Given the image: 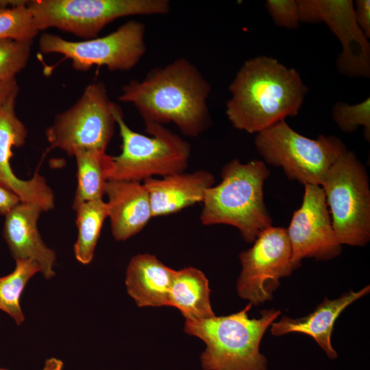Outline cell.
Instances as JSON below:
<instances>
[{"label":"cell","mask_w":370,"mask_h":370,"mask_svg":"<svg viewBox=\"0 0 370 370\" xmlns=\"http://www.w3.org/2000/svg\"><path fill=\"white\" fill-rule=\"evenodd\" d=\"M210 84L190 61L177 58L151 69L142 80L125 84L119 100L131 103L145 123L175 124L196 137L212 123L207 100Z\"/></svg>","instance_id":"1"},{"label":"cell","mask_w":370,"mask_h":370,"mask_svg":"<svg viewBox=\"0 0 370 370\" xmlns=\"http://www.w3.org/2000/svg\"><path fill=\"white\" fill-rule=\"evenodd\" d=\"M229 89L226 115L235 128L250 134L297 115L308 92L295 69L267 56L247 60Z\"/></svg>","instance_id":"2"},{"label":"cell","mask_w":370,"mask_h":370,"mask_svg":"<svg viewBox=\"0 0 370 370\" xmlns=\"http://www.w3.org/2000/svg\"><path fill=\"white\" fill-rule=\"evenodd\" d=\"M269 175V169L261 160L242 163L234 159L225 164L221 182L206 192L201 223L234 226L246 242L254 243L261 232L272 226L263 191Z\"/></svg>","instance_id":"3"},{"label":"cell","mask_w":370,"mask_h":370,"mask_svg":"<svg viewBox=\"0 0 370 370\" xmlns=\"http://www.w3.org/2000/svg\"><path fill=\"white\" fill-rule=\"evenodd\" d=\"M251 306L249 303L242 310L227 316L186 320L185 332L206 343L201 355L203 370H267L260 344L281 312L264 310L260 318L249 319Z\"/></svg>","instance_id":"4"},{"label":"cell","mask_w":370,"mask_h":370,"mask_svg":"<svg viewBox=\"0 0 370 370\" xmlns=\"http://www.w3.org/2000/svg\"><path fill=\"white\" fill-rule=\"evenodd\" d=\"M116 125L122 140L121 153L113 156L108 180L141 182L156 175L167 176L184 172L190 156V146L163 125L145 123L150 136L133 131L115 104Z\"/></svg>","instance_id":"5"},{"label":"cell","mask_w":370,"mask_h":370,"mask_svg":"<svg viewBox=\"0 0 370 370\" xmlns=\"http://www.w3.org/2000/svg\"><path fill=\"white\" fill-rule=\"evenodd\" d=\"M39 32L55 27L84 40L97 38L114 20L134 15L168 14V0H28Z\"/></svg>","instance_id":"6"},{"label":"cell","mask_w":370,"mask_h":370,"mask_svg":"<svg viewBox=\"0 0 370 370\" xmlns=\"http://www.w3.org/2000/svg\"><path fill=\"white\" fill-rule=\"evenodd\" d=\"M255 145L264 161L282 168L287 177L305 185H321L328 171L347 150L336 136L311 139L293 130L285 121L256 134Z\"/></svg>","instance_id":"7"},{"label":"cell","mask_w":370,"mask_h":370,"mask_svg":"<svg viewBox=\"0 0 370 370\" xmlns=\"http://www.w3.org/2000/svg\"><path fill=\"white\" fill-rule=\"evenodd\" d=\"M321 185L341 244L365 246L370 240V189L367 172L355 153L345 151Z\"/></svg>","instance_id":"8"},{"label":"cell","mask_w":370,"mask_h":370,"mask_svg":"<svg viewBox=\"0 0 370 370\" xmlns=\"http://www.w3.org/2000/svg\"><path fill=\"white\" fill-rule=\"evenodd\" d=\"M115 103L102 82H93L68 110L58 114L46 130L49 149L70 156L80 149L106 150L116 125Z\"/></svg>","instance_id":"9"},{"label":"cell","mask_w":370,"mask_h":370,"mask_svg":"<svg viewBox=\"0 0 370 370\" xmlns=\"http://www.w3.org/2000/svg\"><path fill=\"white\" fill-rule=\"evenodd\" d=\"M145 35V24L132 20L106 36L82 41L44 33L39 37L38 48L43 53L63 55L77 71L104 66L111 71H123L134 68L146 53Z\"/></svg>","instance_id":"10"},{"label":"cell","mask_w":370,"mask_h":370,"mask_svg":"<svg viewBox=\"0 0 370 370\" xmlns=\"http://www.w3.org/2000/svg\"><path fill=\"white\" fill-rule=\"evenodd\" d=\"M242 271L237 282L238 295L258 306L273 298L280 280L295 270L287 230L271 226L256 238L253 246L239 256Z\"/></svg>","instance_id":"11"},{"label":"cell","mask_w":370,"mask_h":370,"mask_svg":"<svg viewBox=\"0 0 370 370\" xmlns=\"http://www.w3.org/2000/svg\"><path fill=\"white\" fill-rule=\"evenodd\" d=\"M301 22H324L338 38L343 50L338 71L348 77H369L370 44L358 26L351 0H297Z\"/></svg>","instance_id":"12"},{"label":"cell","mask_w":370,"mask_h":370,"mask_svg":"<svg viewBox=\"0 0 370 370\" xmlns=\"http://www.w3.org/2000/svg\"><path fill=\"white\" fill-rule=\"evenodd\" d=\"M304 186L302 204L293 213L286 229L295 269L304 258L328 260L339 256L342 251L322 188L314 184Z\"/></svg>","instance_id":"13"},{"label":"cell","mask_w":370,"mask_h":370,"mask_svg":"<svg viewBox=\"0 0 370 370\" xmlns=\"http://www.w3.org/2000/svg\"><path fill=\"white\" fill-rule=\"evenodd\" d=\"M12 95L0 107V184L14 192L21 202L36 204L44 212L55 206L52 189L46 179L35 173L30 180H21L14 174L10 166L12 148L25 143L27 130L16 114V99Z\"/></svg>","instance_id":"14"},{"label":"cell","mask_w":370,"mask_h":370,"mask_svg":"<svg viewBox=\"0 0 370 370\" xmlns=\"http://www.w3.org/2000/svg\"><path fill=\"white\" fill-rule=\"evenodd\" d=\"M42 212L36 204L20 202L5 216L3 235L15 260L36 262L44 277L49 280L55 275L56 254L39 233L38 220Z\"/></svg>","instance_id":"15"},{"label":"cell","mask_w":370,"mask_h":370,"mask_svg":"<svg viewBox=\"0 0 370 370\" xmlns=\"http://www.w3.org/2000/svg\"><path fill=\"white\" fill-rule=\"evenodd\" d=\"M105 195L112 234L118 241L140 232L153 217L149 194L141 182L108 180Z\"/></svg>","instance_id":"16"},{"label":"cell","mask_w":370,"mask_h":370,"mask_svg":"<svg viewBox=\"0 0 370 370\" xmlns=\"http://www.w3.org/2000/svg\"><path fill=\"white\" fill-rule=\"evenodd\" d=\"M213 174L206 170L177 173L143 181L151 206L153 217L176 213L203 202L206 190L214 185Z\"/></svg>","instance_id":"17"},{"label":"cell","mask_w":370,"mask_h":370,"mask_svg":"<svg viewBox=\"0 0 370 370\" xmlns=\"http://www.w3.org/2000/svg\"><path fill=\"white\" fill-rule=\"evenodd\" d=\"M370 291L367 286L358 291H349L335 299L327 297L308 315L297 319L282 317L271 325V332L274 336H282L291 332H299L311 336L323 349L330 358L337 357L331 344V335L334 323L342 311L349 305L366 295Z\"/></svg>","instance_id":"18"},{"label":"cell","mask_w":370,"mask_h":370,"mask_svg":"<svg viewBox=\"0 0 370 370\" xmlns=\"http://www.w3.org/2000/svg\"><path fill=\"white\" fill-rule=\"evenodd\" d=\"M175 271L153 255H136L126 270L127 291L139 307L169 306Z\"/></svg>","instance_id":"19"},{"label":"cell","mask_w":370,"mask_h":370,"mask_svg":"<svg viewBox=\"0 0 370 370\" xmlns=\"http://www.w3.org/2000/svg\"><path fill=\"white\" fill-rule=\"evenodd\" d=\"M210 292L208 281L199 269L186 267L175 271L169 306L179 309L186 320L213 317Z\"/></svg>","instance_id":"20"},{"label":"cell","mask_w":370,"mask_h":370,"mask_svg":"<svg viewBox=\"0 0 370 370\" xmlns=\"http://www.w3.org/2000/svg\"><path fill=\"white\" fill-rule=\"evenodd\" d=\"M73 156L77 163V179L73 203L74 209L82 203L103 199L113 156L97 149H80Z\"/></svg>","instance_id":"21"},{"label":"cell","mask_w":370,"mask_h":370,"mask_svg":"<svg viewBox=\"0 0 370 370\" xmlns=\"http://www.w3.org/2000/svg\"><path fill=\"white\" fill-rule=\"evenodd\" d=\"M76 212L77 238L74 245L75 256L82 264H89L94 256L101 227L108 217L107 204L103 199L82 203Z\"/></svg>","instance_id":"22"},{"label":"cell","mask_w":370,"mask_h":370,"mask_svg":"<svg viewBox=\"0 0 370 370\" xmlns=\"http://www.w3.org/2000/svg\"><path fill=\"white\" fill-rule=\"evenodd\" d=\"M40 272L38 264L30 259L16 260L10 274L0 278V310L9 314L19 325L25 321L20 299L29 280Z\"/></svg>","instance_id":"23"},{"label":"cell","mask_w":370,"mask_h":370,"mask_svg":"<svg viewBox=\"0 0 370 370\" xmlns=\"http://www.w3.org/2000/svg\"><path fill=\"white\" fill-rule=\"evenodd\" d=\"M27 2L0 11V39L33 40L39 34Z\"/></svg>","instance_id":"24"},{"label":"cell","mask_w":370,"mask_h":370,"mask_svg":"<svg viewBox=\"0 0 370 370\" xmlns=\"http://www.w3.org/2000/svg\"><path fill=\"white\" fill-rule=\"evenodd\" d=\"M33 40L0 39V82L15 79L30 58Z\"/></svg>","instance_id":"25"},{"label":"cell","mask_w":370,"mask_h":370,"mask_svg":"<svg viewBox=\"0 0 370 370\" xmlns=\"http://www.w3.org/2000/svg\"><path fill=\"white\" fill-rule=\"evenodd\" d=\"M332 114L338 127L344 132L352 133L358 127H364L367 140L370 139V98L356 105L338 101L332 108Z\"/></svg>","instance_id":"26"},{"label":"cell","mask_w":370,"mask_h":370,"mask_svg":"<svg viewBox=\"0 0 370 370\" xmlns=\"http://www.w3.org/2000/svg\"><path fill=\"white\" fill-rule=\"evenodd\" d=\"M267 8L274 23L286 28H297L300 18L297 1L268 0Z\"/></svg>","instance_id":"27"},{"label":"cell","mask_w":370,"mask_h":370,"mask_svg":"<svg viewBox=\"0 0 370 370\" xmlns=\"http://www.w3.org/2000/svg\"><path fill=\"white\" fill-rule=\"evenodd\" d=\"M356 21L367 38H370V1L357 0L354 8Z\"/></svg>","instance_id":"28"},{"label":"cell","mask_w":370,"mask_h":370,"mask_svg":"<svg viewBox=\"0 0 370 370\" xmlns=\"http://www.w3.org/2000/svg\"><path fill=\"white\" fill-rule=\"evenodd\" d=\"M20 202L18 195L0 184V214L5 216Z\"/></svg>","instance_id":"29"},{"label":"cell","mask_w":370,"mask_h":370,"mask_svg":"<svg viewBox=\"0 0 370 370\" xmlns=\"http://www.w3.org/2000/svg\"><path fill=\"white\" fill-rule=\"evenodd\" d=\"M18 91L19 87L15 79L0 82V107Z\"/></svg>","instance_id":"30"},{"label":"cell","mask_w":370,"mask_h":370,"mask_svg":"<svg viewBox=\"0 0 370 370\" xmlns=\"http://www.w3.org/2000/svg\"><path fill=\"white\" fill-rule=\"evenodd\" d=\"M63 367L64 362L62 360L56 357H51L45 360L44 366L41 370H62ZM0 370L8 369L0 368Z\"/></svg>","instance_id":"31"},{"label":"cell","mask_w":370,"mask_h":370,"mask_svg":"<svg viewBox=\"0 0 370 370\" xmlns=\"http://www.w3.org/2000/svg\"><path fill=\"white\" fill-rule=\"evenodd\" d=\"M28 0H0V11L14 8L27 2Z\"/></svg>","instance_id":"32"}]
</instances>
